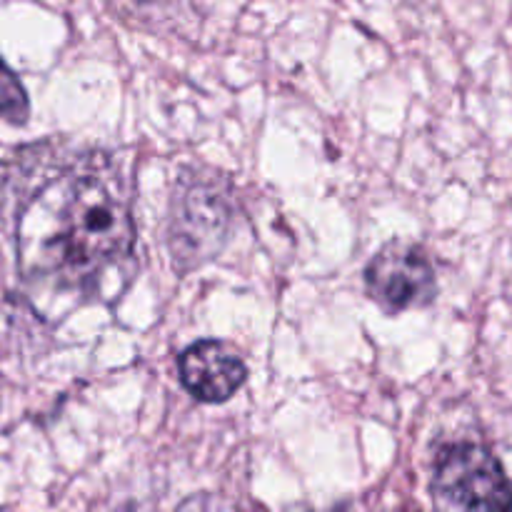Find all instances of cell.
<instances>
[{
    "label": "cell",
    "mask_w": 512,
    "mask_h": 512,
    "mask_svg": "<svg viewBox=\"0 0 512 512\" xmlns=\"http://www.w3.org/2000/svg\"><path fill=\"white\" fill-rule=\"evenodd\" d=\"M235 220L233 185L215 170H188L173 193L168 245L175 270L190 273L225 248Z\"/></svg>",
    "instance_id": "cell-2"
},
{
    "label": "cell",
    "mask_w": 512,
    "mask_h": 512,
    "mask_svg": "<svg viewBox=\"0 0 512 512\" xmlns=\"http://www.w3.org/2000/svg\"><path fill=\"white\" fill-rule=\"evenodd\" d=\"M183 388L200 403H225L248 380L243 358L218 340H198L178 358Z\"/></svg>",
    "instance_id": "cell-5"
},
{
    "label": "cell",
    "mask_w": 512,
    "mask_h": 512,
    "mask_svg": "<svg viewBox=\"0 0 512 512\" xmlns=\"http://www.w3.org/2000/svg\"><path fill=\"white\" fill-rule=\"evenodd\" d=\"M133 248L130 193L118 165L100 150L65 160L15 215V258L25 283L95 293Z\"/></svg>",
    "instance_id": "cell-1"
},
{
    "label": "cell",
    "mask_w": 512,
    "mask_h": 512,
    "mask_svg": "<svg viewBox=\"0 0 512 512\" xmlns=\"http://www.w3.org/2000/svg\"><path fill=\"white\" fill-rule=\"evenodd\" d=\"M0 118L10 125H25L30 118L28 93L3 58H0Z\"/></svg>",
    "instance_id": "cell-6"
},
{
    "label": "cell",
    "mask_w": 512,
    "mask_h": 512,
    "mask_svg": "<svg viewBox=\"0 0 512 512\" xmlns=\"http://www.w3.org/2000/svg\"><path fill=\"white\" fill-rule=\"evenodd\" d=\"M138 3H158V0H138Z\"/></svg>",
    "instance_id": "cell-7"
},
{
    "label": "cell",
    "mask_w": 512,
    "mask_h": 512,
    "mask_svg": "<svg viewBox=\"0 0 512 512\" xmlns=\"http://www.w3.org/2000/svg\"><path fill=\"white\" fill-rule=\"evenodd\" d=\"M365 290L385 313H405L433 303L438 278L420 245L393 240L365 268Z\"/></svg>",
    "instance_id": "cell-4"
},
{
    "label": "cell",
    "mask_w": 512,
    "mask_h": 512,
    "mask_svg": "<svg viewBox=\"0 0 512 512\" xmlns=\"http://www.w3.org/2000/svg\"><path fill=\"white\" fill-rule=\"evenodd\" d=\"M430 490L440 508L512 510V480L478 443H450L435 460Z\"/></svg>",
    "instance_id": "cell-3"
}]
</instances>
